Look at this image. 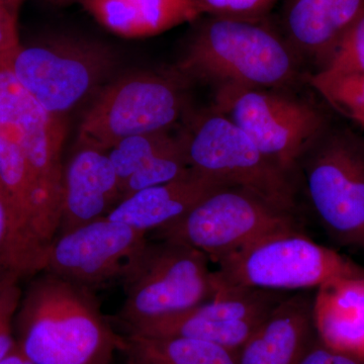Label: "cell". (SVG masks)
<instances>
[{
    "label": "cell",
    "instance_id": "obj_1",
    "mask_svg": "<svg viewBox=\"0 0 364 364\" xmlns=\"http://www.w3.org/2000/svg\"><path fill=\"white\" fill-rule=\"evenodd\" d=\"M18 308L16 345L36 364H112L126 347L92 291L52 273L33 280Z\"/></svg>",
    "mask_w": 364,
    "mask_h": 364
},
{
    "label": "cell",
    "instance_id": "obj_2",
    "mask_svg": "<svg viewBox=\"0 0 364 364\" xmlns=\"http://www.w3.org/2000/svg\"><path fill=\"white\" fill-rule=\"evenodd\" d=\"M296 54L262 21L210 16L196 26L174 68L188 81H207L217 90H272L294 82L299 73Z\"/></svg>",
    "mask_w": 364,
    "mask_h": 364
},
{
    "label": "cell",
    "instance_id": "obj_3",
    "mask_svg": "<svg viewBox=\"0 0 364 364\" xmlns=\"http://www.w3.org/2000/svg\"><path fill=\"white\" fill-rule=\"evenodd\" d=\"M188 83L174 67L119 76L98 91L79 127L77 146L107 152L129 136L170 130L186 114Z\"/></svg>",
    "mask_w": 364,
    "mask_h": 364
},
{
    "label": "cell",
    "instance_id": "obj_4",
    "mask_svg": "<svg viewBox=\"0 0 364 364\" xmlns=\"http://www.w3.org/2000/svg\"><path fill=\"white\" fill-rule=\"evenodd\" d=\"M189 168L238 186L299 217L294 176L265 156L243 131L210 107L181 134Z\"/></svg>",
    "mask_w": 364,
    "mask_h": 364
},
{
    "label": "cell",
    "instance_id": "obj_5",
    "mask_svg": "<svg viewBox=\"0 0 364 364\" xmlns=\"http://www.w3.org/2000/svg\"><path fill=\"white\" fill-rule=\"evenodd\" d=\"M116 66L117 55L109 45L56 33L35 44L21 45L7 68L45 111L65 117L97 95Z\"/></svg>",
    "mask_w": 364,
    "mask_h": 364
},
{
    "label": "cell",
    "instance_id": "obj_6",
    "mask_svg": "<svg viewBox=\"0 0 364 364\" xmlns=\"http://www.w3.org/2000/svg\"><path fill=\"white\" fill-rule=\"evenodd\" d=\"M294 179L328 236L364 249V143L323 133L296 162Z\"/></svg>",
    "mask_w": 364,
    "mask_h": 364
},
{
    "label": "cell",
    "instance_id": "obj_7",
    "mask_svg": "<svg viewBox=\"0 0 364 364\" xmlns=\"http://www.w3.org/2000/svg\"><path fill=\"white\" fill-rule=\"evenodd\" d=\"M358 277H364V268L303 231L262 239L222 260L214 269L215 289L241 287L296 293Z\"/></svg>",
    "mask_w": 364,
    "mask_h": 364
},
{
    "label": "cell",
    "instance_id": "obj_8",
    "mask_svg": "<svg viewBox=\"0 0 364 364\" xmlns=\"http://www.w3.org/2000/svg\"><path fill=\"white\" fill-rule=\"evenodd\" d=\"M289 231H303L299 215L245 189L226 186L203 198L188 214L151 234L155 240L198 249L215 265L256 242Z\"/></svg>",
    "mask_w": 364,
    "mask_h": 364
},
{
    "label": "cell",
    "instance_id": "obj_9",
    "mask_svg": "<svg viewBox=\"0 0 364 364\" xmlns=\"http://www.w3.org/2000/svg\"><path fill=\"white\" fill-rule=\"evenodd\" d=\"M210 263L205 253L186 244L149 241L124 282L126 298L119 320L129 330L208 301L215 293Z\"/></svg>",
    "mask_w": 364,
    "mask_h": 364
},
{
    "label": "cell",
    "instance_id": "obj_10",
    "mask_svg": "<svg viewBox=\"0 0 364 364\" xmlns=\"http://www.w3.org/2000/svg\"><path fill=\"white\" fill-rule=\"evenodd\" d=\"M213 107L294 178L296 162L325 131L315 107L272 90L218 88Z\"/></svg>",
    "mask_w": 364,
    "mask_h": 364
},
{
    "label": "cell",
    "instance_id": "obj_11",
    "mask_svg": "<svg viewBox=\"0 0 364 364\" xmlns=\"http://www.w3.org/2000/svg\"><path fill=\"white\" fill-rule=\"evenodd\" d=\"M148 243L147 234L102 218L58 235L46 254L43 272L91 291L123 284Z\"/></svg>",
    "mask_w": 364,
    "mask_h": 364
},
{
    "label": "cell",
    "instance_id": "obj_12",
    "mask_svg": "<svg viewBox=\"0 0 364 364\" xmlns=\"http://www.w3.org/2000/svg\"><path fill=\"white\" fill-rule=\"evenodd\" d=\"M291 291L219 287L200 305L172 317L145 323L128 334L186 337L219 345L238 353L254 331Z\"/></svg>",
    "mask_w": 364,
    "mask_h": 364
},
{
    "label": "cell",
    "instance_id": "obj_13",
    "mask_svg": "<svg viewBox=\"0 0 364 364\" xmlns=\"http://www.w3.org/2000/svg\"><path fill=\"white\" fill-rule=\"evenodd\" d=\"M18 119L26 165L33 193L36 224L46 250L58 234L63 196L62 151L66 138L65 117L53 116L18 82Z\"/></svg>",
    "mask_w": 364,
    "mask_h": 364
},
{
    "label": "cell",
    "instance_id": "obj_14",
    "mask_svg": "<svg viewBox=\"0 0 364 364\" xmlns=\"http://www.w3.org/2000/svg\"><path fill=\"white\" fill-rule=\"evenodd\" d=\"M18 81L11 70L0 67V182L14 218L16 243L28 258L44 255L36 224L32 181L23 150L18 104Z\"/></svg>",
    "mask_w": 364,
    "mask_h": 364
},
{
    "label": "cell",
    "instance_id": "obj_15",
    "mask_svg": "<svg viewBox=\"0 0 364 364\" xmlns=\"http://www.w3.org/2000/svg\"><path fill=\"white\" fill-rule=\"evenodd\" d=\"M122 200L121 182L107 152L76 146L64 167L58 234L107 217Z\"/></svg>",
    "mask_w": 364,
    "mask_h": 364
},
{
    "label": "cell",
    "instance_id": "obj_16",
    "mask_svg": "<svg viewBox=\"0 0 364 364\" xmlns=\"http://www.w3.org/2000/svg\"><path fill=\"white\" fill-rule=\"evenodd\" d=\"M316 289L284 299L239 349L237 364H296L317 338L314 321Z\"/></svg>",
    "mask_w": 364,
    "mask_h": 364
},
{
    "label": "cell",
    "instance_id": "obj_17",
    "mask_svg": "<svg viewBox=\"0 0 364 364\" xmlns=\"http://www.w3.org/2000/svg\"><path fill=\"white\" fill-rule=\"evenodd\" d=\"M226 186L229 184L191 168L179 178L127 196L107 218L148 235L188 214L203 198Z\"/></svg>",
    "mask_w": 364,
    "mask_h": 364
},
{
    "label": "cell",
    "instance_id": "obj_18",
    "mask_svg": "<svg viewBox=\"0 0 364 364\" xmlns=\"http://www.w3.org/2000/svg\"><path fill=\"white\" fill-rule=\"evenodd\" d=\"M363 9L364 0H286L282 14L284 39L296 54L325 63Z\"/></svg>",
    "mask_w": 364,
    "mask_h": 364
},
{
    "label": "cell",
    "instance_id": "obj_19",
    "mask_svg": "<svg viewBox=\"0 0 364 364\" xmlns=\"http://www.w3.org/2000/svg\"><path fill=\"white\" fill-rule=\"evenodd\" d=\"M98 23L129 39L152 37L200 20L196 0H79Z\"/></svg>",
    "mask_w": 364,
    "mask_h": 364
},
{
    "label": "cell",
    "instance_id": "obj_20",
    "mask_svg": "<svg viewBox=\"0 0 364 364\" xmlns=\"http://www.w3.org/2000/svg\"><path fill=\"white\" fill-rule=\"evenodd\" d=\"M314 321L326 345L364 358V277H345L316 289Z\"/></svg>",
    "mask_w": 364,
    "mask_h": 364
},
{
    "label": "cell",
    "instance_id": "obj_21",
    "mask_svg": "<svg viewBox=\"0 0 364 364\" xmlns=\"http://www.w3.org/2000/svg\"><path fill=\"white\" fill-rule=\"evenodd\" d=\"M122 353L135 364H237L236 352L186 337L124 336Z\"/></svg>",
    "mask_w": 364,
    "mask_h": 364
},
{
    "label": "cell",
    "instance_id": "obj_22",
    "mask_svg": "<svg viewBox=\"0 0 364 364\" xmlns=\"http://www.w3.org/2000/svg\"><path fill=\"white\" fill-rule=\"evenodd\" d=\"M178 136L172 135L170 130L140 134L119 141L107 151L121 182V188L135 172L173 145Z\"/></svg>",
    "mask_w": 364,
    "mask_h": 364
},
{
    "label": "cell",
    "instance_id": "obj_23",
    "mask_svg": "<svg viewBox=\"0 0 364 364\" xmlns=\"http://www.w3.org/2000/svg\"><path fill=\"white\" fill-rule=\"evenodd\" d=\"M308 81L333 109L364 127V74L332 75L318 71Z\"/></svg>",
    "mask_w": 364,
    "mask_h": 364
},
{
    "label": "cell",
    "instance_id": "obj_24",
    "mask_svg": "<svg viewBox=\"0 0 364 364\" xmlns=\"http://www.w3.org/2000/svg\"><path fill=\"white\" fill-rule=\"evenodd\" d=\"M320 71L332 75L364 74V9L341 36Z\"/></svg>",
    "mask_w": 364,
    "mask_h": 364
},
{
    "label": "cell",
    "instance_id": "obj_25",
    "mask_svg": "<svg viewBox=\"0 0 364 364\" xmlns=\"http://www.w3.org/2000/svg\"><path fill=\"white\" fill-rule=\"evenodd\" d=\"M203 14L218 18L262 21L277 0H196Z\"/></svg>",
    "mask_w": 364,
    "mask_h": 364
},
{
    "label": "cell",
    "instance_id": "obj_26",
    "mask_svg": "<svg viewBox=\"0 0 364 364\" xmlns=\"http://www.w3.org/2000/svg\"><path fill=\"white\" fill-rule=\"evenodd\" d=\"M14 247L13 208H11V200L0 182V269L14 273L13 272Z\"/></svg>",
    "mask_w": 364,
    "mask_h": 364
},
{
    "label": "cell",
    "instance_id": "obj_27",
    "mask_svg": "<svg viewBox=\"0 0 364 364\" xmlns=\"http://www.w3.org/2000/svg\"><path fill=\"white\" fill-rule=\"evenodd\" d=\"M16 16L4 0H0V67H9L21 48Z\"/></svg>",
    "mask_w": 364,
    "mask_h": 364
},
{
    "label": "cell",
    "instance_id": "obj_28",
    "mask_svg": "<svg viewBox=\"0 0 364 364\" xmlns=\"http://www.w3.org/2000/svg\"><path fill=\"white\" fill-rule=\"evenodd\" d=\"M296 364H364V358L336 350L318 336Z\"/></svg>",
    "mask_w": 364,
    "mask_h": 364
},
{
    "label": "cell",
    "instance_id": "obj_29",
    "mask_svg": "<svg viewBox=\"0 0 364 364\" xmlns=\"http://www.w3.org/2000/svg\"><path fill=\"white\" fill-rule=\"evenodd\" d=\"M18 282H14L0 291V317L7 309L21 303V291L18 286Z\"/></svg>",
    "mask_w": 364,
    "mask_h": 364
},
{
    "label": "cell",
    "instance_id": "obj_30",
    "mask_svg": "<svg viewBox=\"0 0 364 364\" xmlns=\"http://www.w3.org/2000/svg\"><path fill=\"white\" fill-rule=\"evenodd\" d=\"M0 364H36L18 349V345Z\"/></svg>",
    "mask_w": 364,
    "mask_h": 364
},
{
    "label": "cell",
    "instance_id": "obj_31",
    "mask_svg": "<svg viewBox=\"0 0 364 364\" xmlns=\"http://www.w3.org/2000/svg\"><path fill=\"white\" fill-rule=\"evenodd\" d=\"M18 279H20V277H16L14 273L0 269V291L14 284V282H18Z\"/></svg>",
    "mask_w": 364,
    "mask_h": 364
},
{
    "label": "cell",
    "instance_id": "obj_32",
    "mask_svg": "<svg viewBox=\"0 0 364 364\" xmlns=\"http://www.w3.org/2000/svg\"><path fill=\"white\" fill-rule=\"evenodd\" d=\"M4 1L6 2L11 11H13L16 16H18V9H20L21 4H23L25 0H4Z\"/></svg>",
    "mask_w": 364,
    "mask_h": 364
},
{
    "label": "cell",
    "instance_id": "obj_33",
    "mask_svg": "<svg viewBox=\"0 0 364 364\" xmlns=\"http://www.w3.org/2000/svg\"><path fill=\"white\" fill-rule=\"evenodd\" d=\"M49 1L55 4H70L72 1H75V0H49Z\"/></svg>",
    "mask_w": 364,
    "mask_h": 364
},
{
    "label": "cell",
    "instance_id": "obj_34",
    "mask_svg": "<svg viewBox=\"0 0 364 364\" xmlns=\"http://www.w3.org/2000/svg\"><path fill=\"white\" fill-rule=\"evenodd\" d=\"M124 364H135V363H132V361H130V360H129V359L126 358V363H124Z\"/></svg>",
    "mask_w": 364,
    "mask_h": 364
}]
</instances>
